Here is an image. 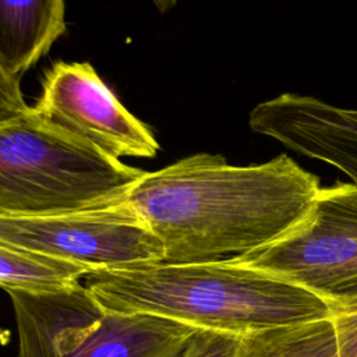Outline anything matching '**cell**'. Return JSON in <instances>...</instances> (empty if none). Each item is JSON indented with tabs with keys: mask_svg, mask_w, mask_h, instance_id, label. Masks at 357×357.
Here are the masks:
<instances>
[{
	"mask_svg": "<svg viewBox=\"0 0 357 357\" xmlns=\"http://www.w3.org/2000/svg\"><path fill=\"white\" fill-rule=\"evenodd\" d=\"M89 269L0 243V287L22 291H54L84 279Z\"/></svg>",
	"mask_w": 357,
	"mask_h": 357,
	"instance_id": "obj_11",
	"label": "cell"
},
{
	"mask_svg": "<svg viewBox=\"0 0 357 357\" xmlns=\"http://www.w3.org/2000/svg\"><path fill=\"white\" fill-rule=\"evenodd\" d=\"M15 357H180L198 331L151 314L103 310L81 282L54 291H7Z\"/></svg>",
	"mask_w": 357,
	"mask_h": 357,
	"instance_id": "obj_4",
	"label": "cell"
},
{
	"mask_svg": "<svg viewBox=\"0 0 357 357\" xmlns=\"http://www.w3.org/2000/svg\"><path fill=\"white\" fill-rule=\"evenodd\" d=\"M31 110L25 103L21 85L0 68V123L22 117Z\"/></svg>",
	"mask_w": 357,
	"mask_h": 357,
	"instance_id": "obj_14",
	"label": "cell"
},
{
	"mask_svg": "<svg viewBox=\"0 0 357 357\" xmlns=\"http://www.w3.org/2000/svg\"><path fill=\"white\" fill-rule=\"evenodd\" d=\"M337 357H357V298L332 308Z\"/></svg>",
	"mask_w": 357,
	"mask_h": 357,
	"instance_id": "obj_13",
	"label": "cell"
},
{
	"mask_svg": "<svg viewBox=\"0 0 357 357\" xmlns=\"http://www.w3.org/2000/svg\"><path fill=\"white\" fill-rule=\"evenodd\" d=\"M33 110L50 126L117 160L152 158L159 149L149 128L120 103L89 63H56Z\"/></svg>",
	"mask_w": 357,
	"mask_h": 357,
	"instance_id": "obj_7",
	"label": "cell"
},
{
	"mask_svg": "<svg viewBox=\"0 0 357 357\" xmlns=\"http://www.w3.org/2000/svg\"><path fill=\"white\" fill-rule=\"evenodd\" d=\"M248 123L255 132L339 169L357 185V109L283 93L257 105Z\"/></svg>",
	"mask_w": 357,
	"mask_h": 357,
	"instance_id": "obj_8",
	"label": "cell"
},
{
	"mask_svg": "<svg viewBox=\"0 0 357 357\" xmlns=\"http://www.w3.org/2000/svg\"><path fill=\"white\" fill-rule=\"evenodd\" d=\"M84 279L106 311L151 314L237 336L332 317L319 297L231 259L91 271Z\"/></svg>",
	"mask_w": 357,
	"mask_h": 357,
	"instance_id": "obj_2",
	"label": "cell"
},
{
	"mask_svg": "<svg viewBox=\"0 0 357 357\" xmlns=\"http://www.w3.org/2000/svg\"><path fill=\"white\" fill-rule=\"evenodd\" d=\"M0 243L91 271L160 264L163 248L123 202L29 216H0Z\"/></svg>",
	"mask_w": 357,
	"mask_h": 357,
	"instance_id": "obj_6",
	"label": "cell"
},
{
	"mask_svg": "<svg viewBox=\"0 0 357 357\" xmlns=\"http://www.w3.org/2000/svg\"><path fill=\"white\" fill-rule=\"evenodd\" d=\"M241 336L198 329L180 357H240Z\"/></svg>",
	"mask_w": 357,
	"mask_h": 357,
	"instance_id": "obj_12",
	"label": "cell"
},
{
	"mask_svg": "<svg viewBox=\"0 0 357 357\" xmlns=\"http://www.w3.org/2000/svg\"><path fill=\"white\" fill-rule=\"evenodd\" d=\"M319 188L318 177L286 155L233 166L197 153L145 172L123 202L160 241V264H199L273 243L303 219Z\"/></svg>",
	"mask_w": 357,
	"mask_h": 357,
	"instance_id": "obj_1",
	"label": "cell"
},
{
	"mask_svg": "<svg viewBox=\"0 0 357 357\" xmlns=\"http://www.w3.org/2000/svg\"><path fill=\"white\" fill-rule=\"evenodd\" d=\"M66 28L63 0H0V68L20 82Z\"/></svg>",
	"mask_w": 357,
	"mask_h": 357,
	"instance_id": "obj_9",
	"label": "cell"
},
{
	"mask_svg": "<svg viewBox=\"0 0 357 357\" xmlns=\"http://www.w3.org/2000/svg\"><path fill=\"white\" fill-rule=\"evenodd\" d=\"M144 173L50 126L33 107L0 123V216L107 205Z\"/></svg>",
	"mask_w": 357,
	"mask_h": 357,
	"instance_id": "obj_3",
	"label": "cell"
},
{
	"mask_svg": "<svg viewBox=\"0 0 357 357\" xmlns=\"http://www.w3.org/2000/svg\"><path fill=\"white\" fill-rule=\"evenodd\" d=\"M240 357H337L331 318L241 336Z\"/></svg>",
	"mask_w": 357,
	"mask_h": 357,
	"instance_id": "obj_10",
	"label": "cell"
},
{
	"mask_svg": "<svg viewBox=\"0 0 357 357\" xmlns=\"http://www.w3.org/2000/svg\"><path fill=\"white\" fill-rule=\"evenodd\" d=\"M231 261L300 287L331 308L357 298V185L319 188L286 234Z\"/></svg>",
	"mask_w": 357,
	"mask_h": 357,
	"instance_id": "obj_5",
	"label": "cell"
}]
</instances>
